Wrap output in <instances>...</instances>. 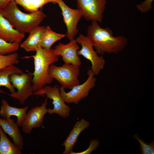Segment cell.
Returning a JSON list of instances; mask_svg holds the SVG:
<instances>
[{
  "label": "cell",
  "mask_w": 154,
  "mask_h": 154,
  "mask_svg": "<svg viewBox=\"0 0 154 154\" xmlns=\"http://www.w3.org/2000/svg\"><path fill=\"white\" fill-rule=\"evenodd\" d=\"M113 33L108 27L102 28L98 22L92 21L88 28L87 36L98 54H116L123 50L127 45L128 40L123 35L114 37Z\"/></svg>",
  "instance_id": "cell-1"
},
{
  "label": "cell",
  "mask_w": 154,
  "mask_h": 154,
  "mask_svg": "<svg viewBox=\"0 0 154 154\" xmlns=\"http://www.w3.org/2000/svg\"><path fill=\"white\" fill-rule=\"evenodd\" d=\"M1 11L3 16L14 29L24 34L29 33L39 26L47 16L41 9L24 13L21 11L14 0L11 1Z\"/></svg>",
  "instance_id": "cell-2"
},
{
  "label": "cell",
  "mask_w": 154,
  "mask_h": 154,
  "mask_svg": "<svg viewBox=\"0 0 154 154\" xmlns=\"http://www.w3.org/2000/svg\"><path fill=\"white\" fill-rule=\"evenodd\" d=\"M35 52V55L23 57L33 58L34 60V70L32 80L34 92L52 82L54 79L49 74V68L51 64L59 59V56L54 53L53 49L46 50L40 46Z\"/></svg>",
  "instance_id": "cell-3"
},
{
  "label": "cell",
  "mask_w": 154,
  "mask_h": 154,
  "mask_svg": "<svg viewBox=\"0 0 154 154\" xmlns=\"http://www.w3.org/2000/svg\"><path fill=\"white\" fill-rule=\"evenodd\" d=\"M49 76L56 80L63 88L71 89L80 84L78 77L80 74L79 66L65 64L57 66L51 64L48 70Z\"/></svg>",
  "instance_id": "cell-4"
},
{
  "label": "cell",
  "mask_w": 154,
  "mask_h": 154,
  "mask_svg": "<svg viewBox=\"0 0 154 154\" xmlns=\"http://www.w3.org/2000/svg\"><path fill=\"white\" fill-rule=\"evenodd\" d=\"M34 95L42 96L46 95L47 98L52 100L53 108L47 109L48 113L49 114H56L63 118H66L69 116L71 108L66 104L62 98L59 86L46 85L34 92Z\"/></svg>",
  "instance_id": "cell-5"
},
{
  "label": "cell",
  "mask_w": 154,
  "mask_h": 154,
  "mask_svg": "<svg viewBox=\"0 0 154 154\" xmlns=\"http://www.w3.org/2000/svg\"><path fill=\"white\" fill-rule=\"evenodd\" d=\"M87 74L88 78L84 82L74 87L68 92H66L62 86L60 88L61 96L65 103L77 105L87 96L90 91L95 86L96 80L91 69L88 70Z\"/></svg>",
  "instance_id": "cell-6"
},
{
  "label": "cell",
  "mask_w": 154,
  "mask_h": 154,
  "mask_svg": "<svg viewBox=\"0 0 154 154\" xmlns=\"http://www.w3.org/2000/svg\"><path fill=\"white\" fill-rule=\"evenodd\" d=\"M33 76V73L30 72L11 75L9 78L11 83L17 91L14 94L8 95L18 100L21 104H23L29 97L34 95Z\"/></svg>",
  "instance_id": "cell-7"
},
{
  "label": "cell",
  "mask_w": 154,
  "mask_h": 154,
  "mask_svg": "<svg viewBox=\"0 0 154 154\" xmlns=\"http://www.w3.org/2000/svg\"><path fill=\"white\" fill-rule=\"evenodd\" d=\"M76 40L81 46V48L78 51V55L82 56L90 61L91 69L95 75H98L105 66L106 63L105 60L102 56L98 55L87 36L80 34Z\"/></svg>",
  "instance_id": "cell-8"
},
{
  "label": "cell",
  "mask_w": 154,
  "mask_h": 154,
  "mask_svg": "<svg viewBox=\"0 0 154 154\" xmlns=\"http://www.w3.org/2000/svg\"><path fill=\"white\" fill-rule=\"evenodd\" d=\"M77 9L86 20L102 23L106 0H76Z\"/></svg>",
  "instance_id": "cell-9"
},
{
  "label": "cell",
  "mask_w": 154,
  "mask_h": 154,
  "mask_svg": "<svg viewBox=\"0 0 154 154\" xmlns=\"http://www.w3.org/2000/svg\"><path fill=\"white\" fill-rule=\"evenodd\" d=\"M56 4L61 11L63 22L67 29L65 37L70 40L74 39L78 32L77 25L83 17L82 14L77 9L69 7L62 0H57Z\"/></svg>",
  "instance_id": "cell-10"
},
{
  "label": "cell",
  "mask_w": 154,
  "mask_h": 154,
  "mask_svg": "<svg viewBox=\"0 0 154 154\" xmlns=\"http://www.w3.org/2000/svg\"><path fill=\"white\" fill-rule=\"evenodd\" d=\"M48 99L46 97L40 106L33 107L27 112L21 126L23 133H30L33 128H39L43 125L44 118L48 113L46 106Z\"/></svg>",
  "instance_id": "cell-11"
},
{
  "label": "cell",
  "mask_w": 154,
  "mask_h": 154,
  "mask_svg": "<svg viewBox=\"0 0 154 154\" xmlns=\"http://www.w3.org/2000/svg\"><path fill=\"white\" fill-rule=\"evenodd\" d=\"M75 39L70 40L67 44L60 42L54 49V53L62 57L65 64H70L80 66L81 64V60L78 54L79 46Z\"/></svg>",
  "instance_id": "cell-12"
},
{
  "label": "cell",
  "mask_w": 154,
  "mask_h": 154,
  "mask_svg": "<svg viewBox=\"0 0 154 154\" xmlns=\"http://www.w3.org/2000/svg\"><path fill=\"white\" fill-rule=\"evenodd\" d=\"M0 10V38L7 42L20 43L25 37L14 29L2 15Z\"/></svg>",
  "instance_id": "cell-13"
},
{
  "label": "cell",
  "mask_w": 154,
  "mask_h": 154,
  "mask_svg": "<svg viewBox=\"0 0 154 154\" xmlns=\"http://www.w3.org/2000/svg\"><path fill=\"white\" fill-rule=\"evenodd\" d=\"M90 123L84 119H82L75 123L69 135L62 143L64 147L63 154H70L73 152V148L80 133L88 128Z\"/></svg>",
  "instance_id": "cell-14"
},
{
  "label": "cell",
  "mask_w": 154,
  "mask_h": 154,
  "mask_svg": "<svg viewBox=\"0 0 154 154\" xmlns=\"http://www.w3.org/2000/svg\"><path fill=\"white\" fill-rule=\"evenodd\" d=\"M18 123L11 118L5 119L0 117V126L12 138L13 143L22 151L23 150L24 141Z\"/></svg>",
  "instance_id": "cell-15"
},
{
  "label": "cell",
  "mask_w": 154,
  "mask_h": 154,
  "mask_svg": "<svg viewBox=\"0 0 154 154\" xmlns=\"http://www.w3.org/2000/svg\"><path fill=\"white\" fill-rule=\"evenodd\" d=\"M29 106L19 108L12 106L9 105L7 101L3 100L0 110V116L3 118L9 119L12 116H15L17 118V123L19 126L24 120Z\"/></svg>",
  "instance_id": "cell-16"
},
{
  "label": "cell",
  "mask_w": 154,
  "mask_h": 154,
  "mask_svg": "<svg viewBox=\"0 0 154 154\" xmlns=\"http://www.w3.org/2000/svg\"><path fill=\"white\" fill-rule=\"evenodd\" d=\"M45 27L38 26L32 30L28 38L20 44L26 51L36 52L40 46L41 37Z\"/></svg>",
  "instance_id": "cell-17"
},
{
  "label": "cell",
  "mask_w": 154,
  "mask_h": 154,
  "mask_svg": "<svg viewBox=\"0 0 154 154\" xmlns=\"http://www.w3.org/2000/svg\"><path fill=\"white\" fill-rule=\"evenodd\" d=\"M23 72L15 65H13L0 69V93H4L0 87L4 86L9 90L11 94L15 93L16 91L10 79V76L14 74H21Z\"/></svg>",
  "instance_id": "cell-18"
},
{
  "label": "cell",
  "mask_w": 154,
  "mask_h": 154,
  "mask_svg": "<svg viewBox=\"0 0 154 154\" xmlns=\"http://www.w3.org/2000/svg\"><path fill=\"white\" fill-rule=\"evenodd\" d=\"M65 37V34L56 33L47 26L42 33L40 46L45 49L50 50L54 43Z\"/></svg>",
  "instance_id": "cell-19"
},
{
  "label": "cell",
  "mask_w": 154,
  "mask_h": 154,
  "mask_svg": "<svg viewBox=\"0 0 154 154\" xmlns=\"http://www.w3.org/2000/svg\"><path fill=\"white\" fill-rule=\"evenodd\" d=\"M21 151L18 146L10 141L0 126V154H21Z\"/></svg>",
  "instance_id": "cell-20"
},
{
  "label": "cell",
  "mask_w": 154,
  "mask_h": 154,
  "mask_svg": "<svg viewBox=\"0 0 154 154\" xmlns=\"http://www.w3.org/2000/svg\"><path fill=\"white\" fill-rule=\"evenodd\" d=\"M17 5L29 13L36 11L45 4L50 3L56 4L57 0H14Z\"/></svg>",
  "instance_id": "cell-21"
},
{
  "label": "cell",
  "mask_w": 154,
  "mask_h": 154,
  "mask_svg": "<svg viewBox=\"0 0 154 154\" xmlns=\"http://www.w3.org/2000/svg\"><path fill=\"white\" fill-rule=\"evenodd\" d=\"M20 43L10 42L0 38V55H5L14 52L19 48Z\"/></svg>",
  "instance_id": "cell-22"
},
{
  "label": "cell",
  "mask_w": 154,
  "mask_h": 154,
  "mask_svg": "<svg viewBox=\"0 0 154 154\" xmlns=\"http://www.w3.org/2000/svg\"><path fill=\"white\" fill-rule=\"evenodd\" d=\"M19 57L18 54L16 52L5 55H0V69L18 64Z\"/></svg>",
  "instance_id": "cell-23"
},
{
  "label": "cell",
  "mask_w": 154,
  "mask_h": 154,
  "mask_svg": "<svg viewBox=\"0 0 154 154\" xmlns=\"http://www.w3.org/2000/svg\"><path fill=\"white\" fill-rule=\"evenodd\" d=\"M133 137V138L137 140L139 142L140 150L141 154H154V141H152L149 143H146L142 139L139 138L137 133H135Z\"/></svg>",
  "instance_id": "cell-24"
},
{
  "label": "cell",
  "mask_w": 154,
  "mask_h": 154,
  "mask_svg": "<svg viewBox=\"0 0 154 154\" xmlns=\"http://www.w3.org/2000/svg\"><path fill=\"white\" fill-rule=\"evenodd\" d=\"M154 0H144L136 5L137 9L142 13H146L152 8V3Z\"/></svg>",
  "instance_id": "cell-25"
},
{
  "label": "cell",
  "mask_w": 154,
  "mask_h": 154,
  "mask_svg": "<svg viewBox=\"0 0 154 154\" xmlns=\"http://www.w3.org/2000/svg\"><path fill=\"white\" fill-rule=\"evenodd\" d=\"M100 142L97 139H94L90 142V145L86 150L80 152H74L73 151L70 154H90L96 150Z\"/></svg>",
  "instance_id": "cell-26"
},
{
  "label": "cell",
  "mask_w": 154,
  "mask_h": 154,
  "mask_svg": "<svg viewBox=\"0 0 154 154\" xmlns=\"http://www.w3.org/2000/svg\"><path fill=\"white\" fill-rule=\"evenodd\" d=\"M12 0H0V10L3 9Z\"/></svg>",
  "instance_id": "cell-27"
}]
</instances>
